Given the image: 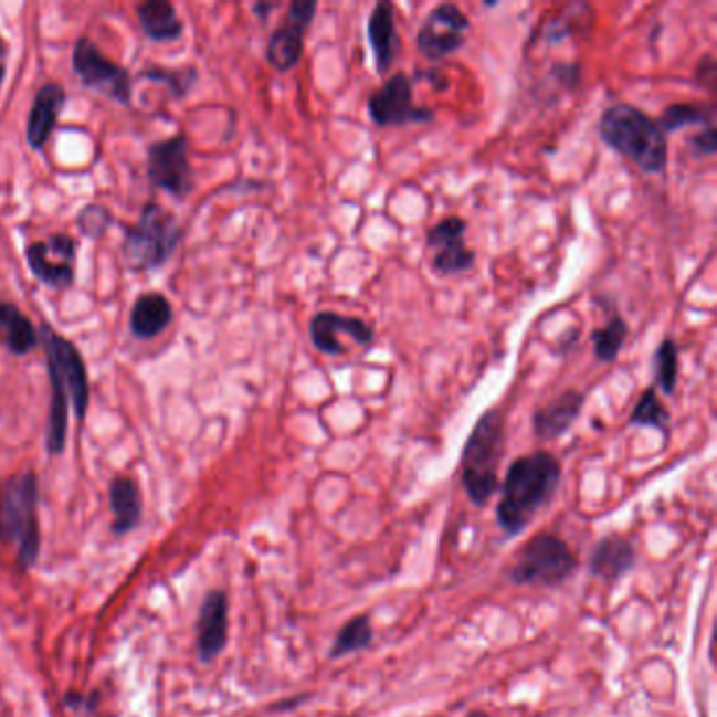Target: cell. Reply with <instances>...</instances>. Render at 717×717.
I'll return each mask as SVG.
<instances>
[{
  "label": "cell",
  "instance_id": "29",
  "mask_svg": "<svg viewBox=\"0 0 717 717\" xmlns=\"http://www.w3.org/2000/svg\"><path fill=\"white\" fill-rule=\"evenodd\" d=\"M677 367H679V349L674 339H665L656 354H654V370H656V383L667 396L674 393L677 383Z\"/></svg>",
  "mask_w": 717,
  "mask_h": 717
},
{
  "label": "cell",
  "instance_id": "1",
  "mask_svg": "<svg viewBox=\"0 0 717 717\" xmlns=\"http://www.w3.org/2000/svg\"><path fill=\"white\" fill-rule=\"evenodd\" d=\"M46 367L51 379V411L46 446L51 455H60L65 446L67 432V404L83 419L88 409V379L85 362L74 344L64 339L49 325H41Z\"/></svg>",
  "mask_w": 717,
  "mask_h": 717
},
{
  "label": "cell",
  "instance_id": "32",
  "mask_svg": "<svg viewBox=\"0 0 717 717\" xmlns=\"http://www.w3.org/2000/svg\"><path fill=\"white\" fill-rule=\"evenodd\" d=\"M693 146H695L698 154H705V156L716 154L717 135L714 125H707L700 133H696L695 137H693Z\"/></svg>",
  "mask_w": 717,
  "mask_h": 717
},
{
  "label": "cell",
  "instance_id": "24",
  "mask_svg": "<svg viewBox=\"0 0 717 717\" xmlns=\"http://www.w3.org/2000/svg\"><path fill=\"white\" fill-rule=\"evenodd\" d=\"M109 500L114 512V530L116 533H129L135 528L141 518V495L139 486L129 478H118L112 482L109 488Z\"/></svg>",
  "mask_w": 717,
  "mask_h": 717
},
{
  "label": "cell",
  "instance_id": "15",
  "mask_svg": "<svg viewBox=\"0 0 717 717\" xmlns=\"http://www.w3.org/2000/svg\"><path fill=\"white\" fill-rule=\"evenodd\" d=\"M341 333L349 335L360 346H370L375 339V328L360 318H349L337 312H318L309 320V339L314 348L320 349L323 354H330V356L346 354V346L339 339Z\"/></svg>",
  "mask_w": 717,
  "mask_h": 717
},
{
  "label": "cell",
  "instance_id": "31",
  "mask_svg": "<svg viewBox=\"0 0 717 717\" xmlns=\"http://www.w3.org/2000/svg\"><path fill=\"white\" fill-rule=\"evenodd\" d=\"M108 218L109 215L106 209L93 204V207H87V209L81 213V221H78V223H81V228H83L87 234L97 236V234H102V232L108 228Z\"/></svg>",
  "mask_w": 717,
  "mask_h": 717
},
{
  "label": "cell",
  "instance_id": "36",
  "mask_svg": "<svg viewBox=\"0 0 717 717\" xmlns=\"http://www.w3.org/2000/svg\"><path fill=\"white\" fill-rule=\"evenodd\" d=\"M470 717H488L486 714H472Z\"/></svg>",
  "mask_w": 717,
  "mask_h": 717
},
{
  "label": "cell",
  "instance_id": "25",
  "mask_svg": "<svg viewBox=\"0 0 717 717\" xmlns=\"http://www.w3.org/2000/svg\"><path fill=\"white\" fill-rule=\"evenodd\" d=\"M630 335V325L621 314H614L609 320V325L593 330L591 344H593V354L600 362H614L616 356L628 341Z\"/></svg>",
  "mask_w": 717,
  "mask_h": 717
},
{
  "label": "cell",
  "instance_id": "34",
  "mask_svg": "<svg viewBox=\"0 0 717 717\" xmlns=\"http://www.w3.org/2000/svg\"><path fill=\"white\" fill-rule=\"evenodd\" d=\"M2 78H4V65L0 64V83H2Z\"/></svg>",
  "mask_w": 717,
  "mask_h": 717
},
{
  "label": "cell",
  "instance_id": "27",
  "mask_svg": "<svg viewBox=\"0 0 717 717\" xmlns=\"http://www.w3.org/2000/svg\"><path fill=\"white\" fill-rule=\"evenodd\" d=\"M711 125L714 123V112L705 109L698 104H672L663 109L661 118L656 120V125L661 130L674 133V130L684 129V127H693V125Z\"/></svg>",
  "mask_w": 717,
  "mask_h": 717
},
{
  "label": "cell",
  "instance_id": "20",
  "mask_svg": "<svg viewBox=\"0 0 717 717\" xmlns=\"http://www.w3.org/2000/svg\"><path fill=\"white\" fill-rule=\"evenodd\" d=\"M633 562H635L633 545L625 541L623 537L610 535L595 545L589 558V570L593 577H600L604 581H616L630 572Z\"/></svg>",
  "mask_w": 717,
  "mask_h": 717
},
{
  "label": "cell",
  "instance_id": "2",
  "mask_svg": "<svg viewBox=\"0 0 717 717\" xmlns=\"http://www.w3.org/2000/svg\"><path fill=\"white\" fill-rule=\"evenodd\" d=\"M562 478V465L547 451L516 458L503 479L497 521L507 535H518L535 514L553 497Z\"/></svg>",
  "mask_w": 717,
  "mask_h": 717
},
{
  "label": "cell",
  "instance_id": "11",
  "mask_svg": "<svg viewBox=\"0 0 717 717\" xmlns=\"http://www.w3.org/2000/svg\"><path fill=\"white\" fill-rule=\"evenodd\" d=\"M467 30L470 18L456 4H437L419 28L417 49L428 60H444L465 44Z\"/></svg>",
  "mask_w": 717,
  "mask_h": 717
},
{
  "label": "cell",
  "instance_id": "12",
  "mask_svg": "<svg viewBox=\"0 0 717 717\" xmlns=\"http://www.w3.org/2000/svg\"><path fill=\"white\" fill-rule=\"evenodd\" d=\"M148 177L152 186L183 198L194 186V175L188 160V139L177 135L171 139L158 141L148 150Z\"/></svg>",
  "mask_w": 717,
  "mask_h": 717
},
{
  "label": "cell",
  "instance_id": "16",
  "mask_svg": "<svg viewBox=\"0 0 717 717\" xmlns=\"http://www.w3.org/2000/svg\"><path fill=\"white\" fill-rule=\"evenodd\" d=\"M586 396L579 390H566L547 402L537 413L533 414V430L541 440H556L565 435L572 423L579 419L583 411Z\"/></svg>",
  "mask_w": 717,
  "mask_h": 717
},
{
  "label": "cell",
  "instance_id": "5",
  "mask_svg": "<svg viewBox=\"0 0 717 717\" xmlns=\"http://www.w3.org/2000/svg\"><path fill=\"white\" fill-rule=\"evenodd\" d=\"M39 478L32 472L7 479L0 488V544L20 545V565H34L39 558Z\"/></svg>",
  "mask_w": 717,
  "mask_h": 717
},
{
  "label": "cell",
  "instance_id": "13",
  "mask_svg": "<svg viewBox=\"0 0 717 717\" xmlns=\"http://www.w3.org/2000/svg\"><path fill=\"white\" fill-rule=\"evenodd\" d=\"M465 219L444 218L428 232V249L432 251V267L437 274H463L474 267L476 253L465 242Z\"/></svg>",
  "mask_w": 717,
  "mask_h": 717
},
{
  "label": "cell",
  "instance_id": "30",
  "mask_svg": "<svg viewBox=\"0 0 717 717\" xmlns=\"http://www.w3.org/2000/svg\"><path fill=\"white\" fill-rule=\"evenodd\" d=\"M144 78H152V81H165L169 83V87H173L175 95H186L188 88L192 85V81L196 78V72L192 67L188 70H179V72H167V70H148L141 74Z\"/></svg>",
  "mask_w": 717,
  "mask_h": 717
},
{
  "label": "cell",
  "instance_id": "18",
  "mask_svg": "<svg viewBox=\"0 0 717 717\" xmlns=\"http://www.w3.org/2000/svg\"><path fill=\"white\" fill-rule=\"evenodd\" d=\"M228 642V598L221 591H211L200 609L198 649L202 661H213Z\"/></svg>",
  "mask_w": 717,
  "mask_h": 717
},
{
  "label": "cell",
  "instance_id": "26",
  "mask_svg": "<svg viewBox=\"0 0 717 717\" xmlns=\"http://www.w3.org/2000/svg\"><path fill=\"white\" fill-rule=\"evenodd\" d=\"M631 425L637 428H654L661 434L669 435V428H672V414L663 407V402L656 396V388L651 386L649 390L642 393V398L637 400L633 413H631Z\"/></svg>",
  "mask_w": 717,
  "mask_h": 717
},
{
  "label": "cell",
  "instance_id": "23",
  "mask_svg": "<svg viewBox=\"0 0 717 717\" xmlns=\"http://www.w3.org/2000/svg\"><path fill=\"white\" fill-rule=\"evenodd\" d=\"M137 20L141 30L152 39V41H177L183 32V23L177 18L171 2L165 0H150L141 2L137 7Z\"/></svg>",
  "mask_w": 717,
  "mask_h": 717
},
{
  "label": "cell",
  "instance_id": "4",
  "mask_svg": "<svg viewBox=\"0 0 717 717\" xmlns=\"http://www.w3.org/2000/svg\"><path fill=\"white\" fill-rule=\"evenodd\" d=\"M505 455V417L488 409L479 417L463 446L461 479L474 505H486L499 488V465Z\"/></svg>",
  "mask_w": 717,
  "mask_h": 717
},
{
  "label": "cell",
  "instance_id": "10",
  "mask_svg": "<svg viewBox=\"0 0 717 717\" xmlns=\"http://www.w3.org/2000/svg\"><path fill=\"white\" fill-rule=\"evenodd\" d=\"M316 11V0H295L288 4L284 22L274 30L267 43V62L274 70L288 72L302 62L305 32L314 22Z\"/></svg>",
  "mask_w": 717,
  "mask_h": 717
},
{
  "label": "cell",
  "instance_id": "7",
  "mask_svg": "<svg viewBox=\"0 0 717 717\" xmlns=\"http://www.w3.org/2000/svg\"><path fill=\"white\" fill-rule=\"evenodd\" d=\"M577 558L570 547L556 535L541 533L521 547L509 579L518 586L541 583V586H560L574 572Z\"/></svg>",
  "mask_w": 717,
  "mask_h": 717
},
{
  "label": "cell",
  "instance_id": "35",
  "mask_svg": "<svg viewBox=\"0 0 717 717\" xmlns=\"http://www.w3.org/2000/svg\"><path fill=\"white\" fill-rule=\"evenodd\" d=\"M2 55H4V43L0 41V57H2Z\"/></svg>",
  "mask_w": 717,
  "mask_h": 717
},
{
  "label": "cell",
  "instance_id": "17",
  "mask_svg": "<svg viewBox=\"0 0 717 717\" xmlns=\"http://www.w3.org/2000/svg\"><path fill=\"white\" fill-rule=\"evenodd\" d=\"M367 32H369V43L377 74H388V70L400 53V36L396 32V15H393L391 2L383 0V2L375 4Z\"/></svg>",
  "mask_w": 717,
  "mask_h": 717
},
{
  "label": "cell",
  "instance_id": "28",
  "mask_svg": "<svg viewBox=\"0 0 717 717\" xmlns=\"http://www.w3.org/2000/svg\"><path fill=\"white\" fill-rule=\"evenodd\" d=\"M370 642H372V628H370L369 616L360 614L341 628L335 644H333L330 656L339 658V656H346L351 652L362 651L369 646Z\"/></svg>",
  "mask_w": 717,
  "mask_h": 717
},
{
  "label": "cell",
  "instance_id": "19",
  "mask_svg": "<svg viewBox=\"0 0 717 717\" xmlns=\"http://www.w3.org/2000/svg\"><path fill=\"white\" fill-rule=\"evenodd\" d=\"M64 106L65 91L62 85L46 83L44 87L39 88L28 116V130H25L28 144L32 148H43Z\"/></svg>",
  "mask_w": 717,
  "mask_h": 717
},
{
  "label": "cell",
  "instance_id": "3",
  "mask_svg": "<svg viewBox=\"0 0 717 717\" xmlns=\"http://www.w3.org/2000/svg\"><path fill=\"white\" fill-rule=\"evenodd\" d=\"M600 137L614 152L630 158L646 173H663L669 160L665 133L646 112L630 104H614L600 118Z\"/></svg>",
  "mask_w": 717,
  "mask_h": 717
},
{
  "label": "cell",
  "instance_id": "22",
  "mask_svg": "<svg viewBox=\"0 0 717 717\" xmlns=\"http://www.w3.org/2000/svg\"><path fill=\"white\" fill-rule=\"evenodd\" d=\"M0 344L18 356L28 354L39 344V333L30 318L9 302H0Z\"/></svg>",
  "mask_w": 717,
  "mask_h": 717
},
{
  "label": "cell",
  "instance_id": "8",
  "mask_svg": "<svg viewBox=\"0 0 717 717\" xmlns=\"http://www.w3.org/2000/svg\"><path fill=\"white\" fill-rule=\"evenodd\" d=\"M369 114L377 127H404L414 123H432L434 112L413 104V81L404 72H396L369 97Z\"/></svg>",
  "mask_w": 717,
  "mask_h": 717
},
{
  "label": "cell",
  "instance_id": "33",
  "mask_svg": "<svg viewBox=\"0 0 717 717\" xmlns=\"http://www.w3.org/2000/svg\"><path fill=\"white\" fill-rule=\"evenodd\" d=\"M276 4H255V13L260 15V20H265L270 11H274Z\"/></svg>",
  "mask_w": 717,
  "mask_h": 717
},
{
  "label": "cell",
  "instance_id": "9",
  "mask_svg": "<svg viewBox=\"0 0 717 717\" xmlns=\"http://www.w3.org/2000/svg\"><path fill=\"white\" fill-rule=\"evenodd\" d=\"M72 65L83 85L106 93L118 104L130 102V76L123 65L109 62L108 57L95 46L87 36L78 39L72 53Z\"/></svg>",
  "mask_w": 717,
  "mask_h": 717
},
{
  "label": "cell",
  "instance_id": "6",
  "mask_svg": "<svg viewBox=\"0 0 717 717\" xmlns=\"http://www.w3.org/2000/svg\"><path fill=\"white\" fill-rule=\"evenodd\" d=\"M181 239V230L175 221L173 213L162 209L156 202H148L139 219L127 225L123 240V255L133 270H156L171 260Z\"/></svg>",
  "mask_w": 717,
  "mask_h": 717
},
{
  "label": "cell",
  "instance_id": "14",
  "mask_svg": "<svg viewBox=\"0 0 717 717\" xmlns=\"http://www.w3.org/2000/svg\"><path fill=\"white\" fill-rule=\"evenodd\" d=\"M25 260L32 274L41 283L67 288L74 283L76 267V240L55 234L46 242H34L25 249Z\"/></svg>",
  "mask_w": 717,
  "mask_h": 717
},
{
  "label": "cell",
  "instance_id": "21",
  "mask_svg": "<svg viewBox=\"0 0 717 717\" xmlns=\"http://www.w3.org/2000/svg\"><path fill=\"white\" fill-rule=\"evenodd\" d=\"M173 309L165 295L146 293L130 309V333L139 339H152L171 325Z\"/></svg>",
  "mask_w": 717,
  "mask_h": 717
}]
</instances>
